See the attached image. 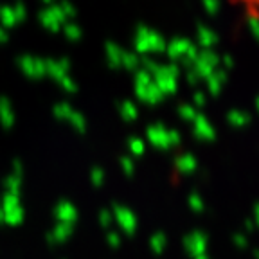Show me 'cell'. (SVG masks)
Instances as JSON below:
<instances>
[{
    "mask_svg": "<svg viewBox=\"0 0 259 259\" xmlns=\"http://www.w3.org/2000/svg\"><path fill=\"white\" fill-rule=\"evenodd\" d=\"M67 121L70 122V124L74 126V128L77 130V132H79V134H83V132H85V119L81 117V113H77L76 110H72V112H70V115L69 117H67Z\"/></svg>",
    "mask_w": 259,
    "mask_h": 259,
    "instance_id": "obj_7",
    "label": "cell"
},
{
    "mask_svg": "<svg viewBox=\"0 0 259 259\" xmlns=\"http://www.w3.org/2000/svg\"><path fill=\"white\" fill-rule=\"evenodd\" d=\"M6 41H8V31H6V29L0 27V45L6 44Z\"/></svg>",
    "mask_w": 259,
    "mask_h": 259,
    "instance_id": "obj_13",
    "label": "cell"
},
{
    "mask_svg": "<svg viewBox=\"0 0 259 259\" xmlns=\"http://www.w3.org/2000/svg\"><path fill=\"white\" fill-rule=\"evenodd\" d=\"M13 13H15V18L16 22L20 24V22H24L25 18H27V9H25V4L24 2H15V6H13Z\"/></svg>",
    "mask_w": 259,
    "mask_h": 259,
    "instance_id": "obj_9",
    "label": "cell"
},
{
    "mask_svg": "<svg viewBox=\"0 0 259 259\" xmlns=\"http://www.w3.org/2000/svg\"><path fill=\"white\" fill-rule=\"evenodd\" d=\"M58 6H60V9L65 15V18H72V16H76V9H74V6L70 4L69 0H61Z\"/></svg>",
    "mask_w": 259,
    "mask_h": 259,
    "instance_id": "obj_11",
    "label": "cell"
},
{
    "mask_svg": "<svg viewBox=\"0 0 259 259\" xmlns=\"http://www.w3.org/2000/svg\"><path fill=\"white\" fill-rule=\"evenodd\" d=\"M44 2H47V4H51V2H53V0H44Z\"/></svg>",
    "mask_w": 259,
    "mask_h": 259,
    "instance_id": "obj_14",
    "label": "cell"
},
{
    "mask_svg": "<svg viewBox=\"0 0 259 259\" xmlns=\"http://www.w3.org/2000/svg\"><path fill=\"white\" fill-rule=\"evenodd\" d=\"M53 112H54V117L56 119L67 121V117H69L70 112H72V106H70L69 103H58V105L53 108Z\"/></svg>",
    "mask_w": 259,
    "mask_h": 259,
    "instance_id": "obj_6",
    "label": "cell"
},
{
    "mask_svg": "<svg viewBox=\"0 0 259 259\" xmlns=\"http://www.w3.org/2000/svg\"><path fill=\"white\" fill-rule=\"evenodd\" d=\"M16 24H18V22H16L11 6H2V8H0V27L8 31V29L15 27Z\"/></svg>",
    "mask_w": 259,
    "mask_h": 259,
    "instance_id": "obj_5",
    "label": "cell"
},
{
    "mask_svg": "<svg viewBox=\"0 0 259 259\" xmlns=\"http://www.w3.org/2000/svg\"><path fill=\"white\" fill-rule=\"evenodd\" d=\"M70 72V61L67 58L61 60H45V76H51L53 79L60 81L63 76Z\"/></svg>",
    "mask_w": 259,
    "mask_h": 259,
    "instance_id": "obj_3",
    "label": "cell"
},
{
    "mask_svg": "<svg viewBox=\"0 0 259 259\" xmlns=\"http://www.w3.org/2000/svg\"><path fill=\"white\" fill-rule=\"evenodd\" d=\"M63 31H65V36L69 38L70 41H77L81 38V29L76 24H67Z\"/></svg>",
    "mask_w": 259,
    "mask_h": 259,
    "instance_id": "obj_8",
    "label": "cell"
},
{
    "mask_svg": "<svg viewBox=\"0 0 259 259\" xmlns=\"http://www.w3.org/2000/svg\"><path fill=\"white\" fill-rule=\"evenodd\" d=\"M40 22L47 31L58 32L61 29V25L67 22V18H65V15L61 13L60 6L54 4V6H51V8L45 9V11L40 13Z\"/></svg>",
    "mask_w": 259,
    "mask_h": 259,
    "instance_id": "obj_1",
    "label": "cell"
},
{
    "mask_svg": "<svg viewBox=\"0 0 259 259\" xmlns=\"http://www.w3.org/2000/svg\"><path fill=\"white\" fill-rule=\"evenodd\" d=\"M58 83H60L61 89H63L65 92H70V94H72V92H76V90H77L76 83H74V79H72V77H70V74H67V76H63L60 81H58Z\"/></svg>",
    "mask_w": 259,
    "mask_h": 259,
    "instance_id": "obj_10",
    "label": "cell"
},
{
    "mask_svg": "<svg viewBox=\"0 0 259 259\" xmlns=\"http://www.w3.org/2000/svg\"><path fill=\"white\" fill-rule=\"evenodd\" d=\"M0 122L6 130H11L15 124V112H13L11 103L6 97H0Z\"/></svg>",
    "mask_w": 259,
    "mask_h": 259,
    "instance_id": "obj_4",
    "label": "cell"
},
{
    "mask_svg": "<svg viewBox=\"0 0 259 259\" xmlns=\"http://www.w3.org/2000/svg\"><path fill=\"white\" fill-rule=\"evenodd\" d=\"M6 186H8L9 191H13V193H18V187H20V177L11 175V177L6 180Z\"/></svg>",
    "mask_w": 259,
    "mask_h": 259,
    "instance_id": "obj_12",
    "label": "cell"
},
{
    "mask_svg": "<svg viewBox=\"0 0 259 259\" xmlns=\"http://www.w3.org/2000/svg\"><path fill=\"white\" fill-rule=\"evenodd\" d=\"M18 67L25 76L32 77V79H40L45 76V60H41V58L22 56L18 60Z\"/></svg>",
    "mask_w": 259,
    "mask_h": 259,
    "instance_id": "obj_2",
    "label": "cell"
}]
</instances>
